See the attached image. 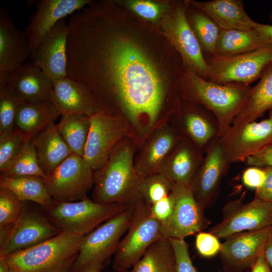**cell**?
<instances>
[{
	"instance_id": "cell-25",
	"label": "cell",
	"mask_w": 272,
	"mask_h": 272,
	"mask_svg": "<svg viewBox=\"0 0 272 272\" xmlns=\"http://www.w3.org/2000/svg\"><path fill=\"white\" fill-rule=\"evenodd\" d=\"M30 57L25 32L15 25L9 14L0 7V74L12 73Z\"/></svg>"
},
{
	"instance_id": "cell-7",
	"label": "cell",
	"mask_w": 272,
	"mask_h": 272,
	"mask_svg": "<svg viewBox=\"0 0 272 272\" xmlns=\"http://www.w3.org/2000/svg\"><path fill=\"white\" fill-rule=\"evenodd\" d=\"M162 223L144 202L135 207L125 236L114 255L115 271L127 270L142 258L150 246L162 236Z\"/></svg>"
},
{
	"instance_id": "cell-3",
	"label": "cell",
	"mask_w": 272,
	"mask_h": 272,
	"mask_svg": "<svg viewBox=\"0 0 272 272\" xmlns=\"http://www.w3.org/2000/svg\"><path fill=\"white\" fill-rule=\"evenodd\" d=\"M252 87L240 83L220 84L206 80L185 67L179 86L181 100L203 106L216 117L219 138L224 137L242 109Z\"/></svg>"
},
{
	"instance_id": "cell-2",
	"label": "cell",
	"mask_w": 272,
	"mask_h": 272,
	"mask_svg": "<svg viewBox=\"0 0 272 272\" xmlns=\"http://www.w3.org/2000/svg\"><path fill=\"white\" fill-rule=\"evenodd\" d=\"M138 148L129 136L123 138L113 149L104 166L94 171V201L129 207L144 202L141 191L144 177L133 164Z\"/></svg>"
},
{
	"instance_id": "cell-12",
	"label": "cell",
	"mask_w": 272,
	"mask_h": 272,
	"mask_svg": "<svg viewBox=\"0 0 272 272\" xmlns=\"http://www.w3.org/2000/svg\"><path fill=\"white\" fill-rule=\"evenodd\" d=\"M267 118L237 127H231L220 138L221 147L231 163L245 162L246 159L272 144V109Z\"/></svg>"
},
{
	"instance_id": "cell-11",
	"label": "cell",
	"mask_w": 272,
	"mask_h": 272,
	"mask_svg": "<svg viewBox=\"0 0 272 272\" xmlns=\"http://www.w3.org/2000/svg\"><path fill=\"white\" fill-rule=\"evenodd\" d=\"M129 136L128 128L120 118L98 112L90 116V128L83 158L94 171L106 163L114 147Z\"/></svg>"
},
{
	"instance_id": "cell-15",
	"label": "cell",
	"mask_w": 272,
	"mask_h": 272,
	"mask_svg": "<svg viewBox=\"0 0 272 272\" xmlns=\"http://www.w3.org/2000/svg\"><path fill=\"white\" fill-rule=\"evenodd\" d=\"M186 5H176L168 17L165 31L185 67L209 80L210 71L199 43L186 18Z\"/></svg>"
},
{
	"instance_id": "cell-5",
	"label": "cell",
	"mask_w": 272,
	"mask_h": 272,
	"mask_svg": "<svg viewBox=\"0 0 272 272\" xmlns=\"http://www.w3.org/2000/svg\"><path fill=\"white\" fill-rule=\"evenodd\" d=\"M85 236L61 232L5 257L11 268L19 272H52L78 254Z\"/></svg>"
},
{
	"instance_id": "cell-23",
	"label": "cell",
	"mask_w": 272,
	"mask_h": 272,
	"mask_svg": "<svg viewBox=\"0 0 272 272\" xmlns=\"http://www.w3.org/2000/svg\"><path fill=\"white\" fill-rule=\"evenodd\" d=\"M61 115L80 114L91 116L99 112L95 97L85 84L69 77L53 82L51 99Z\"/></svg>"
},
{
	"instance_id": "cell-43",
	"label": "cell",
	"mask_w": 272,
	"mask_h": 272,
	"mask_svg": "<svg viewBox=\"0 0 272 272\" xmlns=\"http://www.w3.org/2000/svg\"><path fill=\"white\" fill-rule=\"evenodd\" d=\"M128 5L136 14L150 20H156L161 13L162 8L160 6L150 1H130Z\"/></svg>"
},
{
	"instance_id": "cell-24",
	"label": "cell",
	"mask_w": 272,
	"mask_h": 272,
	"mask_svg": "<svg viewBox=\"0 0 272 272\" xmlns=\"http://www.w3.org/2000/svg\"><path fill=\"white\" fill-rule=\"evenodd\" d=\"M5 86L24 102L33 103L51 101L53 83L31 61L11 73Z\"/></svg>"
},
{
	"instance_id": "cell-51",
	"label": "cell",
	"mask_w": 272,
	"mask_h": 272,
	"mask_svg": "<svg viewBox=\"0 0 272 272\" xmlns=\"http://www.w3.org/2000/svg\"><path fill=\"white\" fill-rule=\"evenodd\" d=\"M11 268L5 256H0V272H9Z\"/></svg>"
},
{
	"instance_id": "cell-8",
	"label": "cell",
	"mask_w": 272,
	"mask_h": 272,
	"mask_svg": "<svg viewBox=\"0 0 272 272\" xmlns=\"http://www.w3.org/2000/svg\"><path fill=\"white\" fill-rule=\"evenodd\" d=\"M205 58L209 68V81L249 85L259 79L263 71L272 63V44L242 54L213 55Z\"/></svg>"
},
{
	"instance_id": "cell-52",
	"label": "cell",
	"mask_w": 272,
	"mask_h": 272,
	"mask_svg": "<svg viewBox=\"0 0 272 272\" xmlns=\"http://www.w3.org/2000/svg\"><path fill=\"white\" fill-rule=\"evenodd\" d=\"M9 272H19V271L11 268Z\"/></svg>"
},
{
	"instance_id": "cell-47",
	"label": "cell",
	"mask_w": 272,
	"mask_h": 272,
	"mask_svg": "<svg viewBox=\"0 0 272 272\" xmlns=\"http://www.w3.org/2000/svg\"><path fill=\"white\" fill-rule=\"evenodd\" d=\"M253 29L268 43L272 44V25L256 22Z\"/></svg>"
},
{
	"instance_id": "cell-18",
	"label": "cell",
	"mask_w": 272,
	"mask_h": 272,
	"mask_svg": "<svg viewBox=\"0 0 272 272\" xmlns=\"http://www.w3.org/2000/svg\"><path fill=\"white\" fill-rule=\"evenodd\" d=\"M68 26L60 20L44 36L31 58L53 82L67 77Z\"/></svg>"
},
{
	"instance_id": "cell-46",
	"label": "cell",
	"mask_w": 272,
	"mask_h": 272,
	"mask_svg": "<svg viewBox=\"0 0 272 272\" xmlns=\"http://www.w3.org/2000/svg\"><path fill=\"white\" fill-rule=\"evenodd\" d=\"M266 172V179L263 185L255 190V197L272 202V168H263Z\"/></svg>"
},
{
	"instance_id": "cell-32",
	"label": "cell",
	"mask_w": 272,
	"mask_h": 272,
	"mask_svg": "<svg viewBox=\"0 0 272 272\" xmlns=\"http://www.w3.org/2000/svg\"><path fill=\"white\" fill-rule=\"evenodd\" d=\"M130 272H177L170 239L162 236L151 244Z\"/></svg>"
},
{
	"instance_id": "cell-33",
	"label": "cell",
	"mask_w": 272,
	"mask_h": 272,
	"mask_svg": "<svg viewBox=\"0 0 272 272\" xmlns=\"http://www.w3.org/2000/svg\"><path fill=\"white\" fill-rule=\"evenodd\" d=\"M56 124L72 154L83 157L90 128V116L80 114L61 115Z\"/></svg>"
},
{
	"instance_id": "cell-28",
	"label": "cell",
	"mask_w": 272,
	"mask_h": 272,
	"mask_svg": "<svg viewBox=\"0 0 272 272\" xmlns=\"http://www.w3.org/2000/svg\"><path fill=\"white\" fill-rule=\"evenodd\" d=\"M60 115V112L51 101L24 102L18 109L15 128L27 140L30 139L53 123Z\"/></svg>"
},
{
	"instance_id": "cell-26",
	"label": "cell",
	"mask_w": 272,
	"mask_h": 272,
	"mask_svg": "<svg viewBox=\"0 0 272 272\" xmlns=\"http://www.w3.org/2000/svg\"><path fill=\"white\" fill-rule=\"evenodd\" d=\"M187 3L202 11L222 30H249L256 23L245 12L241 0Z\"/></svg>"
},
{
	"instance_id": "cell-48",
	"label": "cell",
	"mask_w": 272,
	"mask_h": 272,
	"mask_svg": "<svg viewBox=\"0 0 272 272\" xmlns=\"http://www.w3.org/2000/svg\"><path fill=\"white\" fill-rule=\"evenodd\" d=\"M251 272H271V270L265 261L263 252L258 256L252 266Z\"/></svg>"
},
{
	"instance_id": "cell-6",
	"label": "cell",
	"mask_w": 272,
	"mask_h": 272,
	"mask_svg": "<svg viewBox=\"0 0 272 272\" xmlns=\"http://www.w3.org/2000/svg\"><path fill=\"white\" fill-rule=\"evenodd\" d=\"M119 204H102L88 196L76 201H54L46 211V217L62 232L86 235L105 222L129 208Z\"/></svg>"
},
{
	"instance_id": "cell-50",
	"label": "cell",
	"mask_w": 272,
	"mask_h": 272,
	"mask_svg": "<svg viewBox=\"0 0 272 272\" xmlns=\"http://www.w3.org/2000/svg\"><path fill=\"white\" fill-rule=\"evenodd\" d=\"M77 254L72 257L61 266L52 272H70Z\"/></svg>"
},
{
	"instance_id": "cell-31",
	"label": "cell",
	"mask_w": 272,
	"mask_h": 272,
	"mask_svg": "<svg viewBox=\"0 0 272 272\" xmlns=\"http://www.w3.org/2000/svg\"><path fill=\"white\" fill-rule=\"evenodd\" d=\"M268 43L255 30H222L214 55L227 56L252 51Z\"/></svg>"
},
{
	"instance_id": "cell-38",
	"label": "cell",
	"mask_w": 272,
	"mask_h": 272,
	"mask_svg": "<svg viewBox=\"0 0 272 272\" xmlns=\"http://www.w3.org/2000/svg\"><path fill=\"white\" fill-rule=\"evenodd\" d=\"M27 140L15 127L0 134V171L7 168L17 156Z\"/></svg>"
},
{
	"instance_id": "cell-41",
	"label": "cell",
	"mask_w": 272,
	"mask_h": 272,
	"mask_svg": "<svg viewBox=\"0 0 272 272\" xmlns=\"http://www.w3.org/2000/svg\"><path fill=\"white\" fill-rule=\"evenodd\" d=\"M195 243L198 253L205 257L215 256L220 252L221 248L218 238L210 232H198L196 236Z\"/></svg>"
},
{
	"instance_id": "cell-36",
	"label": "cell",
	"mask_w": 272,
	"mask_h": 272,
	"mask_svg": "<svg viewBox=\"0 0 272 272\" xmlns=\"http://www.w3.org/2000/svg\"><path fill=\"white\" fill-rule=\"evenodd\" d=\"M173 184L161 173L144 177L141 193L145 203L151 206L172 192Z\"/></svg>"
},
{
	"instance_id": "cell-30",
	"label": "cell",
	"mask_w": 272,
	"mask_h": 272,
	"mask_svg": "<svg viewBox=\"0 0 272 272\" xmlns=\"http://www.w3.org/2000/svg\"><path fill=\"white\" fill-rule=\"evenodd\" d=\"M0 188L11 191L23 202L31 201L37 203L46 212L52 207L54 202L45 186L44 178L41 177L1 175Z\"/></svg>"
},
{
	"instance_id": "cell-4",
	"label": "cell",
	"mask_w": 272,
	"mask_h": 272,
	"mask_svg": "<svg viewBox=\"0 0 272 272\" xmlns=\"http://www.w3.org/2000/svg\"><path fill=\"white\" fill-rule=\"evenodd\" d=\"M135 207H130L86 235L70 272L100 271L114 255L127 231Z\"/></svg>"
},
{
	"instance_id": "cell-53",
	"label": "cell",
	"mask_w": 272,
	"mask_h": 272,
	"mask_svg": "<svg viewBox=\"0 0 272 272\" xmlns=\"http://www.w3.org/2000/svg\"><path fill=\"white\" fill-rule=\"evenodd\" d=\"M269 19H272V11L271 12V13H270V14H269Z\"/></svg>"
},
{
	"instance_id": "cell-39",
	"label": "cell",
	"mask_w": 272,
	"mask_h": 272,
	"mask_svg": "<svg viewBox=\"0 0 272 272\" xmlns=\"http://www.w3.org/2000/svg\"><path fill=\"white\" fill-rule=\"evenodd\" d=\"M23 202L11 191L0 188V229L13 226L23 210Z\"/></svg>"
},
{
	"instance_id": "cell-10",
	"label": "cell",
	"mask_w": 272,
	"mask_h": 272,
	"mask_svg": "<svg viewBox=\"0 0 272 272\" xmlns=\"http://www.w3.org/2000/svg\"><path fill=\"white\" fill-rule=\"evenodd\" d=\"M272 227V202L257 197L248 203L240 200L229 202L223 209V218L209 232L218 238Z\"/></svg>"
},
{
	"instance_id": "cell-14",
	"label": "cell",
	"mask_w": 272,
	"mask_h": 272,
	"mask_svg": "<svg viewBox=\"0 0 272 272\" xmlns=\"http://www.w3.org/2000/svg\"><path fill=\"white\" fill-rule=\"evenodd\" d=\"M175 207L170 218L162 225L163 236L185 239L200 232L210 224L203 213L204 209L195 199L189 185L173 184Z\"/></svg>"
},
{
	"instance_id": "cell-44",
	"label": "cell",
	"mask_w": 272,
	"mask_h": 272,
	"mask_svg": "<svg viewBox=\"0 0 272 272\" xmlns=\"http://www.w3.org/2000/svg\"><path fill=\"white\" fill-rule=\"evenodd\" d=\"M266 179V172L263 168L249 166L243 172L242 180L244 185L255 190L261 187Z\"/></svg>"
},
{
	"instance_id": "cell-40",
	"label": "cell",
	"mask_w": 272,
	"mask_h": 272,
	"mask_svg": "<svg viewBox=\"0 0 272 272\" xmlns=\"http://www.w3.org/2000/svg\"><path fill=\"white\" fill-rule=\"evenodd\" d=\"M169 239L175 255L177 272H197L191 261L188 245L185 240Z\"/></svg>"
},
{
	"instance_id": "cell-56",
	"label": "cell",
	"mask_w": 272,
	"mask_h": 272,
	"mask_svg": "<svg viewBox=\"0 0 272 272\" xmlns=\"http://www.w3.org/2000/svg\"><path fill=\"white\" fill-rule=\"evenodd\" d=\"M271 272H272V270H271Z\"/></svg>"
},
{
	"instance_id": "cell-20",
	"label": "cell",
	"mask_w": 272,
	"mask_h": 272,
	"mask_svg": "<svg viewBox=\"0 0 272 272\" xmlns=\"http://www.w3.org/2000/svg\"><path fill=\"white\" fill-rule=\"evenodd\" d=\"M272 230V227L234 235L221 244L220 251L226 270L239 272L251 268Z\"/></svg>"
},
{
	"instance_id": "cell-37",
	"label": "cell",
	"mask_w": 272,
	"mask_h": 272,
	"mask_svg": "<svg viewBox=\"0 0 272 272\" xmlns=\"http://www.w3.org/2000/svg\"><path fill=\"white\" fill-rule=\"evenodd\" d=\"M23 103L6 86L0 88V134L14 128L18 109Z\"/></svg>"
},
{
	"instance_id": "cell-55",
	"label": "cell",
	"mask_w": 272,
	"mask_h": 272,
	"mask_svg": "<svg viewBox=\"0 0 272 272\" xmlns=\"http://www.w3.org/2000/svg\"><path fill=\"white\" fill-rule=\"evenodd\" d=\"M92 272H100V271H92Z\"/></svg>"
},
{
	"instance_id": "cell-1",
	"label": "cell",
	"mask_w": 272,
	"mask_h": 272,
	"mask_svg": "<svg viewBox=\"0 0 272 272\" xmlns=\"http://www.w3.org/2000/svg\"><path fill=\"white\" fill-rule=\"evenodd\" d=\"M67 77L87 85L99 111L121 118L140 147L179 108L180 80L164 82L139 46L98 14L69 28Z\"/></svg>"
},
{
	"instance_id": "cell-35",
	"label": "cell",
	"mask_w": 272,
	"mask_h": 272,
	"mask_svg": "<svg viewBox=\"0 0 272 272\" xmlns=\"http://www.w3.org/2000/svg\"><path fill=\"white\" fill-rule=\"evenodd\" d=\"M1 175L8 177L36 176L45 178V173L41 168L32 138L27 140L17 156L3 170Z\"/></svg>"
},
{
	"instance_id": "cell-29",
	"label": "cell",
	"mask_w": 272,
	"mask_h": 272,
	"mask_svg": "<svg viewBox=\"0 0 272 272\" xmlns=\"http://www.w3.org/2000/svg\"><path fill=\"white\" fill-rule=\"evenodd\" d=\"M272 109V63L262 72L252 87L248 99L236 115L231 127H237L255 121Z\"/></svg>"
},
{
	"instance_id": "cell-17",
	"label": "cell",
	"mask_w": 272,
	"mask_h": 272,
	"mask_svg": "<svg viewBox=\"0 0 272 272\" xmlns=\"http://www.w3.org/2000/svg\"><path fill=\"white\" fill-rule=\"evenodd\" d=\"M231 163L220 143V138L211 144L189 186L200 206L205 209L217 197L223 178Z\"/></svg>"
},
{
	"instance_id": "cell-19",
	"label": "cell",
	"mask_w": 272,
	"mask_h": 272,
	"mask_svg": "<svg viewBox=\"0 0 272 272\" xmlns=\"http://www.w3.org/2000/svg\"><path fill=\"white\" fill-rule=\"evenodd\" d=\"M92 3L88 0H43L36 3L25 33L30 58L44 36L61 19L81 10Z\"/></svg>"
},
{
	"instance_id": "cell-22",
	"label": "cell",
	"mask_w": 272,
	"mask_h": 272,
	"mask_svg": "<svg viewBox=\"0 0 272 272\" xmlns=\"http://www.w3.org/2000/svg\"><path fill=\"white\" fill-rule=\"evenodd\" d=\"M203 158L201 151L182 136L165 159L159 172L173 184L189 185Z\"/></svg>"
},
{
	"instance_id": "cell-49",
	"label": "cell",
	"mask_w": 272,
	"mask_h": 272,
	"mask_svg": "<svg viewBox=\"0 0 272 272\" xmlns=\"http://www.w3.org/2000/svg\"><path fill=\"white\" fill-rule=\"evenodd\" d=\"M263 254L265 261L272 269V230L264 245Z\"/></svg>"
},
{
	"instance_id": "cell-34",
	"label": "cell",
	"mask_w": 272,
	"mask_h": 272,
	"mask_svg": "<svg viewBox=\"0 0 272 272\" xmlns=\"http://www.w3.org/2000/svg\"><path fill=\"white\" fill-rule=\"evenodd\" d=\"M192 7L193 11L189 12L186 10L187 21L199 43L205 58L213 56L221 29L202 11Z\"/></svg>"
},
{
	"instance_id": "cell-13",
	"label": "cell",
	"mask_w": 272,
	"mask_h": 272,
	"mask_svg": "<svg viewBox=\"0 0 272 272\" xmlns=\"http://www.w3.org/2000/svg\"><path fill=\"white\" fill-rule=\"evenodd\" d=\"M168 123L204 155L213 142L219 138L216 117L197 103L181 100L179 109L171 116Z\"/></svg>"
},
{
	"instance_id": "cell-42",
	"label": "cell",
	"mask_w": 272,
	"mask_h": 272,
	"mask_svg": "<svg viewBox=\"0 0 272 272\" xmlns=\"http://www.w3.org/2000/svg\"><path fill=\"white\" fill-rule=\"evenodd\" d=\"M175 203V198L172 191L168 196L150 206L152 215L158 220L162 225L172 215Z\"/></svg>"
},
{
	"instance_id": "cell-45",
	"label": "cell",
	"mask_w": 272,
	"mask_h": 272,
	"mask_svg": "<svg viewBox=\"0 0 272 272\" xmlns=\"http://www.w3.org/2000/svg\"><path fill=\"white\" fill-rule=\"evenodd\" d=\"M245 163L249 166L272 168V144L261 151L248 157Z\"/></svg>"
},
{
	"instance_id": "cell-54",
	"label": "cell",
	"mask_w": 272,
	"mask_h": 272,
	"mask_svg": "<svg viewBox=\"0 0 272 272\" xmlns=\"http://www.w3.org/2000/svg\"><path fill=\"white\" fill-rule=\"evenodd\" d=\"M115 272H128L127 270L115 271Z\"/></svg>"
},
{
	"instance_id": "cell-16",
	"label": "cell",
	"mask_w": 272,
	"mask_h": 272,
	"mask_svg": "<svg viewBox=\"0 0 272 272\" xmlns=\"http://www.w3.org/2000/svg\"><path fill=\"white\" fill-rule=\"evenodd\" d=\"M61 232L46 216L23 209L5 239L0 242V256H6L34 246Z\"/></svg>"
},
{
	"instance_id": "cell-9",
	"label": "cell",
	"mask_w": 272,
	"mask_h": 272,
	"mask_svg": "<svg viewBox=\"0 0 272 272\" xmlns=\"http://www.w3.org/2000/svg\"><path fill=\"white\" fill-rule=\"evenodd\" d=\"M94 171L83 157L72 154L44 178L54 201L73 202L87 197L94 185Z\"/></svg>"
},
{
	"instance_id": "cell-27",
	"label": "cell",
	"mask_w": 272,
	"mask_h": 272,
	"mask_svg": "<svg viewBox=\"0 0 272 272\" xmlns=\"http://www.w3.org/2000/svg\"><path fill=\"white\" fill-rule=\"evenodd\" d=\"M32 140L39 164L46 175L72 154L54 123L39 131Z\"/></svg>"
},
{
	"instance_id": "cell-21",
	"label": "cell",
	"mask_w": 272,
	"mask_h": 272,
	"mask_svg": "<svg viewBox=\"0 0 272 272\" xmlns=\"http://www.w3.org/2000/svg\"><path fill=\"white\" fill-rule=\"evenodd\" d=\"M181 135L168 122L154 130L138 147L133 164L143 177L159 173L165 159Z\"/></svg>"
}]
</instances>
